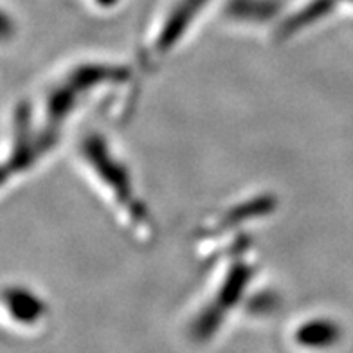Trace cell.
<instances>
[{"label":"cell","instance_id":"6da1fadb","mask_svg":"<svg viewBox=\"0 0 353 353\" xmlns=\"http://www.w3.org/2000/svg\"><path fill=\"white\" fill-rule=\"evenodd\" d=\"M341 337V330L332 321H312L296 332V341L312 350H325L334 346Z\"/></svg>","mask_w":353,"mask_h":353},{"label":"cell","instance_id":"7a4b0ae2","mask_svg":"<svg viewBox=\"0 0 353 353\" xmlns=\"http://www.w3.org/2000/svg\"><path fill=\"white\" fill-rule=\"evenodd\" d=\"M11 312H13V317L23 323H33L37 321V317L42 314V307L38 305L37 301H33L31 298H13L10 305Z\"/></svg>","mask_w":353,"mask_h":353}]
</instances>
